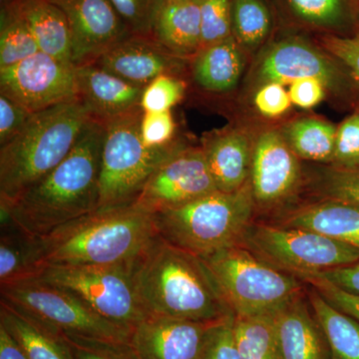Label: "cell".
<instances>
[{"label": "cell", "mask_w": 359, "mask_h": 359, "mask_svg": "<svg viewBox=\"0 0 359 359\" xmlns=\"http://www.w3.org/2000/svg\"><path fill=\"white\" fill-rule=\"evenodd\" d=\"M104 136L105 123L92 118L60 164L11 204L0 205L1 224L39 238L98 209Z\"/></svg>", "instance_id": "6da1fadb"}, {"label": "cell", "mask_w": 359, "mask_h": 359, "mask_svg": "<svg viewBox=\"0 0 359 359\" xmlns=\"http://www.w3.org/2000/svg\"><path fill=\"white\" fill-rule=\"evenodd\" d=\"M131 275L147 316L200 323L233 316L202 259L158 235L132 264Z\"/></svg>", "instance_id": "7a4b0ae2"}, {"label": "cell", "mask_w": 359, "mask_h": 359, "mask_svg": "<svg viewBox=\"0 0 359 359\" xmlns=\"http://www.w3.org/2000/svg\"><path fill=\"white\" fill-rule=\"evenodd\" d=\"M156 235L152 214L132 203L98 208L36 237L37 264L132 266Z\"/></svg>", "instance_id": "3957f363"}, {"label": "cell", "mask_w": 359, "mask_h": 359, "mask_svg": "<svg viewBox=\"0 0 359 359\" xmlns=\"http://www.w3.org/2000/svg\"><path fill=\"white\" fill-rule=\"evenodd\" d=\"M93 118L79 96L33 113L18 136L0 147V205H9L60 164Z\"/></svg>", "instance_id": "277c9868"}, {"label": "cell", "mask_w": 359, "mask_h": 359, "mask_svg": "<svg viewBox=\"0 0 359 359\" xmlns=\"http://www.w3.org/2000/svg\"><path fill=\"white\" fill-rule=\"evenodd\" d=\"M256 208L249 181L236 192L216 191L152 217L159 237L204 259L240 244Z\"/></svg>", "instance_id": "5b68a950"}, {"label": "cell", "mask_w": 359, "mask_h": 359, "mask_svg": "<svg viewBox=\"0 0 359 359\" xmlns=\"http://www.w3.org/2000/svg\"><path fill=\"white\" fill-rule=\"evenodd\" d=\"M235 316L276 313L304 294V282L241 244L202 259Z\"/></svg>", "instance_id": "8992f818"}, {"label": "cell", "mask_w": 359, "mask_h": 359, "mask_svg": "<svg viewBox=\"0 0 359 359\" xmlns=\"http://www.w3.org/2000/svg\"><path fill=\"white\" fill-rule=\"evenodd\" d=\"M141 108L105 122L101 153L99 208L133 202L155 170L186 146L149 148L140 135Z\"/></svg>", "instance_id": "52a82bcc"}, {"label": "cell", "mask_w": 359, "mask_h": 359, "mask_svg": "<svg viewBox=\"0 0 359 359\" xmlns=\"http://www.w3.org/2000/svg\"><path fill=\"white\" fill-rule=\"evenodd\" d=\"M241 245L273 268L295 278L359 261V249L306 229L252 221Z\"/></svg>", "instance_id": "ba28073f"}, {"label": "cell", "mask_w": 359, "mask_h": 359, "mask_svg": "<svg viewBox=\"0 0 359 359\" xmlns=\"http://www.w3.org/2000/svg\"><path fill=\"white\" fill-rule=\"evenodd\" d=\"M1 301L61 334L129 341L131 332L102 318L69 290L27 278L0 285Z\"/></svg>", "instance_id": "9c48e42d"}, {"label": "cell", "mask_w": 359, "mask_h": 359, "mask_svg": "<svg viewBox=\"0 0 359 359\" xmlns=\"http://www.w3.org/2000/svg\"><path fill=\"white\" fill-rule=\"evenodd\" d=\"M132 266H45L32 278L76 294L102 318L128 330L147 318L131 275Z\"/></svg>", "instance_id": "30bf717a"}, {"label": "cell", "mask_w": 359, "mask_h": 359, "mask_svg": "<svg viewBox=\"0 0 359 359\" xmlns=\"http://www.w3.org/2000/svg\"><path fill=\"white\" fill-rule=\"evenodd\" d=\"M0 94L32 113L77 97L75 66L39 51L18 65L0 68Z\"/></svg>", "instance_id": "8fae6325"}, {"label": "cell", "mask_w": 359, "mask_h": 359, "mask_svg": "<svg viewBox=\"0 0 359 359\" xmlns=\"http://www.w3.org/2000/svg\"><path fill=\"white\" fill-rule=\"evenodd\" d=\"M216 191L203 149L184 147L155 170L132 204L155 214Z\"/></svg>", "instance_id": "7c38bea8"}, {"label": "cell", "mask_w": 359, "mask_h": 359, "mask_svg": "<svg viewBox=\"0 0 359 359\" xmlns=\"http://www.w3.org/2000/svg\"><path fill=\"white\" fill-rule=\"evenodd\" d=\"M69 23L71 63H94L132 34L110 0H53Z\"/></svg>", "instance_id": "4fadbf2b"}, {"label": "cell", "mask_w": 359, "mask_h": 359, "mask_svg": "<svg viewBox=\"0 0 359 359\" xmlns=\"http://www.w3.org/2000/svg\"><path fill=\"white\" fill-rule=\"evenodd\" d=\"M302 181L299 158L276 130L259 134L252 147L250 183L257 208L269 210L290 199Z\"/></svg>", "instance_id": "5bb4252c"}, {"label": "cell", "mask_w": 359, "mask_h": 359, "mask_svg": "<svg viewBox=\"0 0 359 359\" xmlns=\"http://www.w3.org/2000/svg\"><path fill=\"white\" fill-rule=\"evenodd\" d=\"M257 80L262 84H290L302 78H316L332 92L344 91L347 77L334 60L313 45L285 39L271 45L259 59Z\"/></svg>", "instance_id": "9a60e30c"}, {"label": "cell", "mask_w": 359, "mask_h": 359, "mask_svg": "<svg viewBox=\"0 0 359 359\" xmlns=\"http://www.w3.org/2000/svg\"><path fill=\"white\" fill-rule=\"evenodd\" d=\"M214 323L148 316L132 330L130 344L140 359H201Z\"/></svg>", "instance_id": "2e32d148"}, {"label": "cell", "mask_w": 359, "mask_h": 359, "mask_svg": "<svg viewBox=\"0 0 359 359\" xmlns=\"http://www.w3.org/2000/svg\"><path fill=\"white\" fill-rule=\"evenodd\" d=\"M190 59L181 57L152 36L131 34L97 59L94 65L146 87L162 74L178 75Z\"/></svg>", "instance_id": "e0dca14e"}, {"label": "cell", "mask_w": 359, "mask_h": 359, "mask_svg": "<svg viewBox=\"0 0 359 359\" xmlns=\"http://www.w3.org/2000/svg\"><path fill=\"white\" fill-rule=\"evenodd\" d=\"M77 95L95 119L108 122L140 108L145 87L131 83L94 65L75 67Z\"/></svg>", "instance_id": "ac0fdd59"}, {"label": "cell", "mask_w": 359, "mask_h": 359, "mask_svg": "<svg viewBox=\"0 0 359 359\" xmlns=\"http://www.w3.org/2000/svg\"><path fill=\"white\" fill-rule=\"evenodd\" d=\"M252 147L241 129H226L205 137L202 148L217 189L231 193L250 181Z\"/></svg>", "instance_id": "d6986e66"}, {"label": "cell", "mask_w": 359, "mask_h": 359, "mask_svg": "<svg viewBox=\"0 0 359 359\" xmlns=\"http://www.w3.org/2000/svg\"><path fill=\"white\" fill-rule=\"evenodd\" d=\"M283 359H330L327 337L304 294L276 314Z\"/></svg>", "instance_id": "ffe728a7"}, {"label": "cell", "mask_w": 359, "mask_h": 359, "mask_svg": "<svg viewBox=\"0 0 359 359\" xmlns=\"http://www.w3.org/2000/svg\"><path fill=\"white\" fill-rule=\"evenodd\" d=\"M276 224L318 231L359 249V205L351 203L323 199L287 212Z\"/></svg>", "instance_id": "44dd1931"}, {"label": "cell", "mask_w": 359, "mask_h": 359, "mask_svg": "<svg viewBox=\"0 0 359 359\" xmlns=\"http://www.w3.org/2000/svg\"><path fill=\"white\" fill-rule=\"evenodd\" d=\"M244 67V49L233 36L202 47L190 59L193 81L210 93H226L235 89Z\"/></svg>", "instance_id": "7402d4cb"}, {"label": "cell", "mask_w": 359, "mask_h": 359, "mask_svg": "<svg viewBox=\"0 0 359 359\" xmlns=\"http://www.w3.org/2000/svg\"><path fill=\"white\" fill-rule=\"evenodd\" d=\"M6 6L25 21L40 51L72 65L69 23L53 0H13Z\"/></svg>", "instance_id": "603a6c76"}, {"label": "cell", "mask_w": 359, "mask_h": 359, "mask_svg": "<svg viewBox=\"0 0 359 359\" xmlns=\"http://www.w3.org/2000/svg\"><path fill=\"white\" fill-rule=\"evenodd\" d=\"M152 37L176 55L192 58L202 47L200 0H165L156 15Z\"/></svg>", "instance_id": "cb8c5ba5"}, {"label": "cell", "mask_w": 359, "mask_h": 359, "mask_svg": "<svg viewBox=\"0 0 359 359\" xmlns=\"http://www.w3.org/2000/svg\"><path fill=\"white\" fill-rule=\"evenodd\" d=\"M0 325L20 344L27 359H74L61 332L2 301Z\"/></svg>", "instance_id": "d4e9b609"}, {"label": "cell", "mask_w": 359, "mask_h": 359, "mask_svg": "<svg viewBox=\"0 0 359 359\" xmlns=\"http://www.w3.org/2000/svg\"><path fill=\"white\" fill-rule=\"evenodd\" d=\"M309 306L330 347V359H359V323L330 306L311 287Z\"/></svg>", "instance_id": "484cf974"}, {"label": "cell", "mask_w": 359, "mask_h": 359, "mask_svg": "<svg viewBox=\"0 0 359 359\" xmlns=\"http://www.w3.org/2000/svg\"><path fill=\"white\" fill-rule=\"evenodd\" d=\"M276 313L233 318V339L243 359H283Z\"/></svg>", "instance_id": "4316f807"}, {"label": "cell", "mask_w": 359, "mask_h": 359, "mask_svg": "<svg viewBox=\"0 0 359 359\" xmlns=\"http://www.w3.org/2000/svg\"><path fill=\"white\" fill-rule=\"evenodd\" d=\"M36 237L13 224H1L0 285L32 278L39 271Z\"/></svg>", "instance_id": "83f0119b"}, {"label": "cell", "mask_w": 359, "mask_h": 359, "mask_svg": "<svg viewBox=\"0 0 359 359\" xmlns=\"http://www.w3.org/2000/svg\"><path fill=\"white\" fill-rule=\"evenodd\" d=\"M337 129L332 123L306 118L290 123L283 135L299 159L332 163Z\"/></svg>", "instance_id": "f1b7e54d"}, {"label": "cell", "mask_w": 359, "mask_h": 359, "mask_svg": "<svg viewBox=\"0 0 359 359\" xmlns=\"http://www.w3.org/2000/svg\"><path fill=\"white\" fill-rule=\"evenodd\" d=\"M285 11L299 25L339 32L353 25L349 0H280Z\"/></svg>", "instance_id": "f546056e"}, {"label": "cell", "mask_w": 359, "mask_h": 359, "mask_svg": "<svg viewBox=\"0 0 359 359\" xmlns=\"http://www.w3.org/2000/svg\"><path fill=\"white\" fill-rule=\"evenodd\" d=\"M273 16L264 0H231V33L243 49L254 50L268 39Z\"/></svg>", "instance_id": "4dcf8cb0"}, {"label": "cell", "mask_w": 359, "mask_h": 359, "mask_svg": "<svg viewBox=\"0 0 359 359\" xmlns=\"http://www.w3.org/2000/svg\"><path fill=\"white\" fill-rule=\"evenodd\" d=\"M39 43L28 26L8 6L0 15V68L18 65L39 52Z\"/></svg>", "instance_id": "1f68e13d"}, {"label": "cell", "mask_w": 359, "mask_h": 359, "mask_svg": "<svg viewBox=\"0 0 359 359\" xmlns=\"http://www.w3.org/2000/svg\"><path fill=\"white\" fill-rule=\"evenodd\" d=\"M313 187L323 199L359 205V167L325 168L314 180Z\"/></svg>", "instance_id": "d6a6232c"}, {"label": "cell", "mask_w": 359, "mask_h": 359, "mask_svg": "<svg viewBox=\"0 0 359 359\" xmlns=\"http://www.w3.org/2000/svg\"><path fill=\"white\" fill-rule=\"evenodd\" d=\"M74 359H140L129 341L62 334Z\"/></svg>", "instance_id": "836d02e7"}, {"label": "cell", "mask_w": 359, "mask_h": 359, "mask_svg": "<svg viewBox=\"0 0 359 359\" xmlns=\"http://www.w3.org/2000/svg\"><path fill=\"white\" fill-rule=\"evenodd\" d=\"M186 87L178 75H160L144 88L140 108L143 112L172 111L185 97Z\"/></svg>", "instance_id": "e575fe53"}, {"label": "cell", "mask_w": 359, "mask_h": 359, "mask_svg": "<svg viewBox=\"0 0 359 359\" xmlns=\"http://www.w3.org/2000/svg\"><path fill=\"white\" fill-rule=\"evenodd\" d=\"M200 11L202 47L233 36L231 0H200Z\"/></svg>", "instance_id": "d590c367"}, {"label": "cell", "mask_w": 359, "mask_h": 359, "mask_svg": "<svg viewBox=\"0 0 359 359\" xmlns=\"http://www.w3.org/2000/svg\"><path fill=\"white\" fill-rule=\"evenodd\" d=\"M165 0H110L132 34L152 36L156 15Z\"/></svg>", "instance_id": "8d00e7d4"}, {"label": "cell", "mask_w": 359, "mask_h": 359, "mask_svg": "<svg viewBox=\"0 0 359 359\" xmlns=\"http://www.w3.org/2000/svg\"><path fill=\"white\" fill-rule=\"evenodd\" d=\"M332 166L359 167V111L337 127Z\"/></svg>", "instance_id": "74e56055"}, {"label": "cell", "mask_w": 359, "mask_h": 359, "mask_svg": "<svg viewBox=\"0 0 359 359\" xmlns=\"http://www.w3.org/2000/svg\"><path fill=\"white\" fill-rule=\"evenodd\" d=\"M177 125L172 111L143 112L140 122L142 141L149 148L167 147L175 142Z\"/></svg>", "instance_id": "f35d334b"}, {"label": "cell", "mask_w": 359, "mask_h": 359, "mask_svg": "<svg viewBox=\"0 0 359 359\" xmlns=\"http://www.w3.org/2000/svg\"><path fill=\"white\" fill-rule=\"evenodd\" d=\"M233 318L231 316L212 325L201 359H243L233 339Z\"/></svg>", "instance_id": "ab89813d"}, {"label": "cell", "mask_w": 359, "mask_h": 359, "mask_svg": "<svg viewBox=\"0 0 359 359\" xmlns=\"http://www.w3.org/2000/svg\"><path fill=\"white\" fill-rule=\"evenodd\" d=\"M299 280L311 285L330 306L359 323V294L339 289L316 276H304Z\"/></svg>", "instance_id": "60d3db41"}, {"label": "cell", "mask_w": 359, "mask_h": 359, "mask_svg": "<svg viewBox=\"0 0 359 359\" xmlns=\"http://www.w3.org/2000/svg\"><path fill=\"white\" fill-rule=\"evenodd\" d=\"M32 115L20 104L0 94V147L18 136Z\"/></svg>", "instance_id": "b9f144b4"}, {"label": "cell", "mask_w": 359, "mask_h": 359, "mask_svg": "<svg viewBox=\"0 0 359 359\" xmlns=\"http://www.w3.org/2000/svg\"><path fill=\"white\" fill-rule=\"evenodd\" d=\"M321 43L359 81V32L351 36L327 34L321 39Z\"/></svg>", "instance_id": "7bdbcfd3"}, {"label": "cell", "mask_w": 359, "mask_h": 359, "mask_svg": "<svg viewBox=\"0 0 359 359\" xmlns=\"http://www.w3.org/2000/svg\"><path fill=\"white\" fill-rule=\"evenodd\" d=\"M254 102L257 111L268 118L280 117L287 112L292 104L283 85L273 82L262 85L255 95Z\"/></svg>", "instance_id": "ee69618b"}, {"label": "cell", "mask_w": 359, "mask_h": 359, "mask_svg": "<svg viewBox=\"0 0 359 359\" xmlns=\"http://www.w3.org/2000/svg\"><path fill=\"white\" fill-rule=\"evenodd\" d=\"M289 95L295 106L309 109L325 99V87L316 78H302L290 83Z\"/></svg>", "instance_id": "f6af8a7d"}, {"label": "cell", "mask_w": 359, "mask_h": 359, "mask_svg": "<svg viewBox=\"0 0 359 359\" xmlns=\"http://www.w3.org/2000/svg\"><path fill=\"white\" fill-rule=\"evenodd\" d=\"M304 276H313L323 278L339 289L359 294V261L347 266H339V268L299 276L297 278Z\"/></svg>", "instance_id": "bcb514c9"}, {"label": "cell", "mask_w": 359, "mask_h": 359, "mask_svg": "<svg viewBox=\"0 0 359 359\" xmlns=\"http://www.w3.org/2000/svg\"><path fill=\"white\" fill-rule=\"evenodd\" d=\"M0 359H27L20 344L0 325Z\"/></svg>", "instance_id": "7dc6e473"}, {"label": "cell", "mask_w": 359, "mask_h": 359, "mask_svg": "<svg viewBox=\"0 0 359 359\" xmlns=\"http://www.w3.org/2000/svg\"><path fill=\"white\" fill-rule=\"evenodd\" d=\"M170 1H187V0H170Z\"/></svg>", "instance_id": "c3c4849f"}]
</instances>
